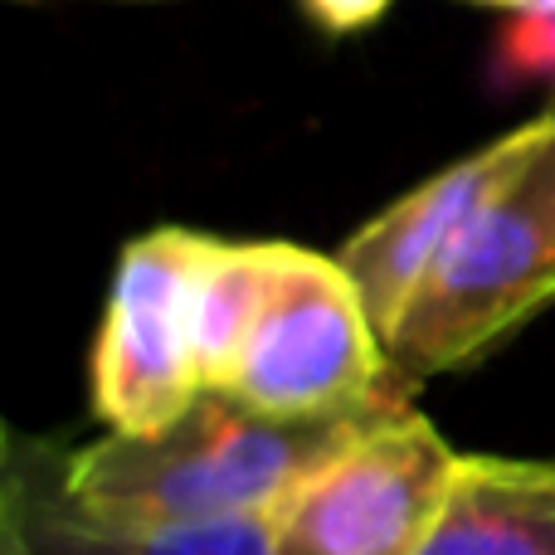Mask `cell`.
<instances>
[{"mask_svg":"<svg viewBox=\"0 0 555 555\" xmlns=\"http://www.w3.org/2000/svg\"><path fill=\"white\" fill-rule=\"evenodd\" d=\"M269 521H142L83 502L68 443L10 434L0 473V555H269Z\"/></svg>","mask_w":555,"mask_h":555,"instance_id":"8992f818","label":"cell"},{"mask_svg":"<svg viewBox=\"0 0 555 555\" xmlns=\"http://www.w3.org/2000/svg\"><path fill=\"white\" fill-rule=\"evenodd\" d=\"M395 0H302L307 20L326 35H356V29H371L375 20L390 10Z\"/></svg>","mask_w":555,"mask_h":555,"instance_id":"8fae6325","label":"cell"},{"mask_svg":"<svg viewBox=\"0 0 555 555\" xmlns=\"http://www.w3.org/2000/svg\"><path fill=\"white\" fill-rule=\"evenodd\" d=\"M546 113H551V117H555V93H551V107H546Z\"/></svg>","mask_w":555,"mask_h":555,"instance_id":"9a60e30c","label":"cell"},{"mask_svg":"<svg viewBox=\"0 0 555 555\" xmlns=\"http://www.w3.org/2000/svg\"><path fill=\"white\" fill-rule=\"evenodd\" d=\"M201 234L152 230L122 249L93 341V414L107 434H162L201 400L191 341V269Z\"/></svg>","mask_w":555,"mask_h":555,"instance_id":"5b68a950","label":"cell"},{"mask_svg":"<svg viewBox=\"0 0 555 555\" xmlns=\"http://www.w3.org/2000/svg\"><path fill=\"white\" fill-rule=\"evenodd\" d=\"M278 240H220L201 234L191 269V341L205 390H224L244 341L259 322L273 278Z\"/></svg>","mask_w":555,"mask_h":555,"instance_id":"9c48e42d","label":"cell"},{"mask_svg":"<svg viewBox=\"0 0 555 555\" xmlns=\"http://www.w3.org/2000/svg\"><path fill=\"white\" fill-rule=\"evenodd\" d=\"M463 453L400 404L322 463L269 521V555H410L434 527Z\"/></svg>","mask_w":555,"mask_h":555,"instance_id":"277c9868","label":"cell"},{"mask_svg":"<svg viewBox=\"0 0 555 555\" xmlns=\"http://www.w3.org/2000/svg\"><path fill=\"white\" fill-rule=\"evenodd\" d=\"M492 68L502 83H537V78L555 83V5L512 15Z\"/></svg>","mask_w":555,"mask_h":555,"instance_id":"30bf717a","label":"cell"},{"mask_svg":"<svg viewBox=\"0 0 555 555\" xmlns=\"http://www.w3.org/2000/svg\"><path fill=\"white\" fill-rule=\"evenodd\" d=\"M10 5H35V0H10Z\"/></svg>","mask_w":555,"mask_h":555,"instance_id":"5bb4252c","label":"cell"},{"mask_svg":"<svg viewBox=\"0 0 555 555\" xmlns=\"http://www.w3.org/2000/svg\"><path fill=\"white\" fill-rule=\"evenodd\" d=\"M122 5H162V0H122Z\"/></svg>","mask_w":555,"mask_h":555,"instance_id":"4fadbf2b","label":"cell"},{"mask_svg":"<svg viewBox=\"0 0 555 555\" xmlns=\"http://www.w3.org/2000/svg\"><path fill=\"white\" fill-rule=\"evenodd\" d=\"M537 137V117L521 122L517 132L498 137V142L478 146V152L459 156L453 166H443L439 176H429L424 185H414L410 195H400L395 205H385L375 220H365L351 240H341L336 259L351 273L356 293H361L371 322L380 326V336L390 341V332L400 326L404 307L414 302V293L424 287V278L434 273V263L443 259V249L453 244V234L468 224V215L492 195V185L531 152Z\"/></svg>","mask_w":555,"mask_h":555,"instance_id":"52a82bcc","label":"cell"},{"mask_svg":"<svg viewBox=\"0 0 555 555\" xmlns=\"http://www.w3.org/2000/svg\"><path fill=\"white\" fill-rule=\"evenodd\" d=\"M410 555H555V459L463 453L439 517Z\"/></svg>","mask_w":555,"mask_h":555,"instance_id":"ba28073f","label":"cell"},{"mask_svg":"<svg viewBox=\"0 0 555 555\" xmlns=\"http://www.w3.org/2000/svg\"><path fill=\"white\" fill-rule=\"evenodd\" d=\"M410 404V385L341 414H263L230 390L201 400L162 434H107L68 449V482L83 502L142 521H273V512L375 420Z\"/></svg>","mask_w":555,"mask_h":555,"instance_id":"6da1fadb","label":"cell"},{"mask_svg":"<svg viewBox=\"0 0 555 555\" xmlns=\"http://www.w3.org/2000/svg\"><path fill=\"white\" fill-rule=\"evenodd\" d=\"M400 385L341 259L278 240L259 322L224 390L263 414H341Z\"/></svg>","mask_w":555,"mask_h":555,"instance_id":"3957f363","label":"cell"},{"mask_svg":"<svg viewBox=\"0 0 555 555\" xmlns=\"http://www.w3.org/2000/svg\"><path fill=\"white\" fill-rule=\"evenodd\" d=\"M473 5H492V10H512V15H521V10H546L555 0H473Z\"/></svg>","mask_w":555,"mask_h":555,"instance_id":"7c38bea8","label":"cell"},{"mask_svg":"<svg viewBox=\"0 0 555 555\" xmlns=\"http://www.w3.org/2000/svg\"><path fill=\"white\" fill-rule=\"evenodd\" d=\"M555 302V117H537L531 152L468 215L385 351L404 385L482 361Z\"/></svg>","mask_w":555,"mask_h":555,"instance_id":"7a4b0ae2","label":"cell"}]
</instances>
